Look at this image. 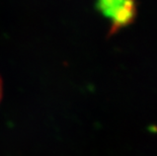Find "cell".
<instances>
[{"mask_svg":"<svg viewBox=\"0 0 157 156\" xmlns=\"http://www.w3.org/2000/svg\"><path fill=\"white\" fill-rule=\"evenodd\" d=\"M96 7L111 21L112 32L128 25L136 15V0H98Z\"/></svg>","mask_w":157,"mask_h":156,"instance_id":"6da1fadb","label":"cell"},{"mask_svg":"<svg viewBox=\"0 0 157 156\" xmlns=\"http://www.w3.org/2000/svg\"><path fill=\"white\" fill-rule=\"evenodd\" d=\"M2 94H3V85H2V79L0 77V101L2 99Z\"/></svg>","mask_w":157,"mask_h":156,"instance_id":"7a4b0ae2","label":"cell"}]
</instances>
